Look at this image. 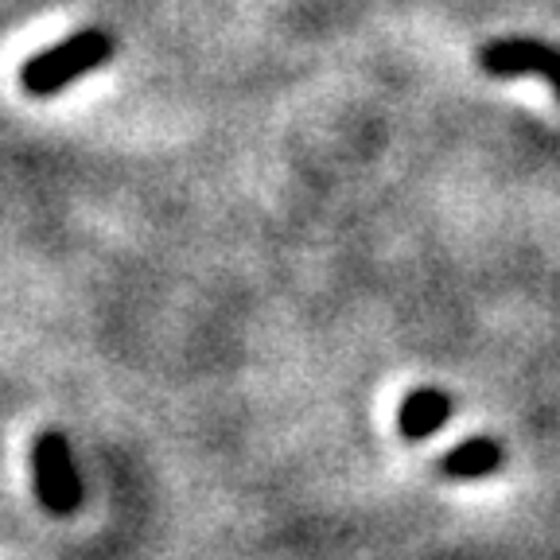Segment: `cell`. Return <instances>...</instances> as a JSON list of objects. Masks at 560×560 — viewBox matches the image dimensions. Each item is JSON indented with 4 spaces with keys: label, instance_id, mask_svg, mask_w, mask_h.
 Instances as JSON below:
<instances>
[{
    "label": "cell",
    "instance_id": "obj_3",
    "mask_svg": "<svg viewBox=\"0 0 560 560\" xmlns=\"http://www.w3.org/2000/svg\"><path fill=\"white\" fill-rule=\"evenodd\" d=\"M482 70L494 74V79H517V74H537L545 79L560 97V51L549 44H537V39H499V44H487L479 55Z\"/></svg>",
    "mask_w": 560,
    "mask_h": 560
},
{
    "label": "cell",
    "instance_id": "obj_2",
    "mask_svg": "<svg viewBox=\"0 0 560 560\" xmlns=\"http://www.w3.org/2000/svg\"><path fill=\"white\" fill-rule=\"evenodd\" d=\"M32 479L35 499L44 502L47 514H74L82 506V475L70 452V440L62 432L47 429L32 444Z\"/></svg>",
    "mask_w": 560,
    "mask_h": 560
},
{
    "label": "cell",
    "instance_id": "obj_5",
    "mask_svg": "<svg viewBox=\"0 0 560 560\" xmlns=\"http://www.w3.org/2000/svg\"><path fill=\"white\" fill-rule=\"evenodd\" d=\"M502 464H506V447L494 436H475V440H464V444H455L436 464V471L444 475V479L471 482V479L494 475Z\"/></svg>",
    "mask_w": 560,
    "mask_h": 560
},
{
    "label": "cell",
    "instance_id": "obj_1",
    "mask_svg": "<svg viewBox=\"0 0 560 560\" xmlns=\"http://www.w3.org/2000/svg\"><path fill=\"white\" fill-rule=\"evenodd\" d=\"M109 55H114V35L105 32V27H79L62 44L32 55L20 67V86L32 97H55L67 86H74L79 79L94 74L97 67H105Z\"/></svg>",
    "mask_w": 560,
    "mask_h": 560
},
{
    "label": "cell",
    "instance_id": "obj_4",
    "mask_svg": "<svg viewBox=\"0 0 560 560\" xmlns=\"http://www.w3.org/2000/svg\"><path fill=\"white\" fill-rule=\"evenodd\" d=\"M452 394L444 389H412L401 401V412H397V432H401L409 444H420L429 440L432 432H440L452 420Z\"/></svg>",
    "mask_w": 560,
    "mask_h": 560
}]
</instances>
